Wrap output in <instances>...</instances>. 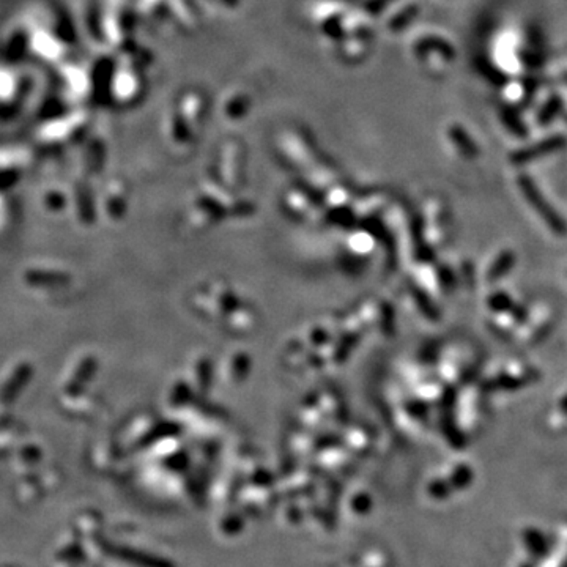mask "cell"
<instances>
[{
    "instance_id": "cell-4",
    "label": "cell",
    "mask_w": 567,
    "mask_h": 567,
    "mask_svg": "<svg viewBox=\"0 0 567 567\" xmlns=\"http://www.w3.org/2000/svg\"><path fill=\"white\" fill-rule=\"evenodd\" d=\"M514 314H515L514 319H515L517 321H520V324H521V321L526 320V310H525L524 308H517V309L514 310Z\"/></svg>"
},
{
    "instance_id": "cell-1",
    "label": "cell",
    "mask_w": 567,
    "mask_h": 567,
    "mask_svg": "<svg viewBox=\"0 0 567 567\" xmlns=\"http://www.w3.org/2000/svg\"><path fill=\"white\" fill-rule=\"evenodd\" d=\"M525 542L528 548H530L535 555H537V557H544V553L547 552L546 539H544L541 533L536 530H528L525 533Z\"/></svg>"
},
{
    "instance_id": "cell-6",
    "label": "cell",
    "mask_w": 567,
    "mask_h": 567,
    "mask_svg": "<svg viewBox=\"0 0 567 567\" xmlns=\"http://www.w3.org/2000/svg\"><path fill=\"white\" fill-rule=\"evenodd\" d=\"M524 567H528V566H524Z\"/></svg>"
},
{
    "instance_id": "cell-5",
    "label": "cell",
    "mask_w": 567,
    "mask_h": 567,
    "mask_svg": "<svg viewBox=\"0 0 567 567\" xmlns=\"http://www.w3.org/2000/svg\"><path fill=\"white\" fill-rule=\"evenodd\" d=\"M559 410L563 411V413L567 416V394L566 396L559 400Z\"/></svg>"
},
{
    "instance_id": "cell-2",
    "label": "cell",
    "mask_w": 567,
    "mask_h": 567,
    "mask_svg": "<svg viewBox=\"0 0 567 567\" xmlns=\"http://www.w3.org/2000/svg\"><path fill=\"white\" fill-rule=\"evenodd\" d=\"M514 260H515V257H514L513 252L501 254V257L497 260V263H495V266L492 268L490 276L493 277V279H498V277H501L504 273H508V271L513 268Z\"/></svg>"
},
{
    "instance_id": "cell-3",
    "label": "cell",
    "mask_w": 567,
    "mask_h": 567,
    "mask_svg": "<svg viewBox=\"0 0 567 567\" xmlns=\"http://www.w3.org/2000/svg\"><path fill=\"white\" fill-rule=\"evenodd\" d=\"M490 304H492V308L495 310H501V312H503V310H509L510 308H513V299H510L508 295L498 293L492 298Z\"/></svg>"
}]
</instances>
